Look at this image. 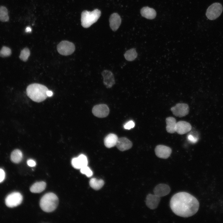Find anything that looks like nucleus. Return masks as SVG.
<instances>
[{
  "label": "nucleus",
  "mask_w": 223,
  "mask_h": 223,
  "mask_svg": "<svg viewBox=\"0 0 223 223\" xmlns=\"http://www.w3.org/2000/svg\"><path fill=\"white\" fill-rule=\"evenodd\" d=\"M23 158L22 152L19 149H15L11 153V161L15 163H18L22 160Z\"/></svg>",
  "instance_id": "obj_22"
},
{
  "label": "nucleus",
  "mask_w": 223,
  "mask_h": 223,
  "mask_svg": "<svg viewBox=\"0 0 223 223\" xmlns=\"http://www.w3.org/2000/svg\"><path fill=\"white\" fill-rule=\"evenodd\" d=\"M101 15V11L95 9L92 11L85 10L81 14V21L82 26L85 28H88L95 23Z\"/></svg>",
  "instance_id": "obj_4"
},
{
  "label": "nucleus",
  "mask_w": 223,
  "mask_h": 223,
  "mask_svg": "<svg viewBox=\"0 0 223 223\" xmlns=\"http://www.w3.org/2000/svg\"><path fill=\"white\" fill-rule=\"evenodd\" d=\"M23 200L21 194L18 192H14L8 195L5 199V203L8 207L13 208L19 205Z\"/></svg>",
  "instance_id": "obj_7"
},
{
  "label": "nucleus",
  "mask_w": 223,
  "mask_h": 223,
  "mask_svg": "<svg viewBox=\"0 0 223 223\" xmlns=\"http://www.w3.org/2000/svg\"><path fill=\"white\" fill-rule=\"evenodd\" d=\"M171 110L175 116L181 117L188 114L189 111V106L185 103H178L172 107Z\"/></svg>",
  "instance_id": "obj_8"
},
{
  "label": "nucleus",
  "mask_w": 223,
  "mask_h": 223,
  "mask_svg": "<svg viewBox=\"0 0 223 223\" xmlns=\"http://www.w3.org/2000/svg\"><path fill=\"white\" fill-rule=\"evenodd\" d=\"M137 56V52L134 48H132L127 50L124 54L125 59L129 61L134 60Z\"/></svg>",
  "instance_id": "obj_23"
},
{
  "label": "nucleus",
  "mask_w": 223,
  "mask_h": 223,
  "mask_svg": "<svg viewBox=\"0 0 223 223\" xmlns=\"http://www.w3.org/2000/svg\"><path fill=\"white\" fill-rule=\"evenodd\" d=\"M118 139L117 136L114 133H110L107 135L104 139V144L107 148H110L116 145Z\"/></svg>",
  "instance_id": "obj_19"
},
{
  "label": "nucleus",
  "mask_w": 223,
  "mask_h": 223,
  "mask_svg": "<svg viewBox=\"0 0 223 223\" xmlns=\"http://www.w3.org/2000/svg\"><path fill=\"white\" fill-rule=\"evenodd\" d=\"M31 29L29 27H27L25 29V31L27 32H31Z\"/></svg>",
  "instance_id": "obj_34"
},
{
  "label": "nucleus",
  "mask_w": 223,
  "mask_h": 223,
  "mask_svg": "<svg viewBox=\"0 0 223 223\" xmlns=\"http://www.w3.org/2000/svg\"><path fill=\"white\" fill-rule=\"evenodd\" d=\"M170 190V188L168 185L160 184L155 186L153 192L155 195L161 197L168 195Z\"/></svg>",
  "instance_id": "obj_14"
},
{
  "label": "nucleus",
  "mask_w": 223,
  "mask_h": 223,
  "mask_svg": "<svg viewBox=\"0 0 223 223\" xmlns=\"http://www.w3.org/2000/svg\"><path fill=\"white\" fill-rule=\"evenodd\" d=\"M188 139L192 143H195L197 141V139L191 135H189L188 136Z\"/></svg>",
  "instance_id": "obj_31"
},
{
  "label": "nucleus",
  "mask_w": 223,
  "mask_h": 223,
  "mask_svg": "<svg viewBox=\"0 0 223 223\" xmlns=\"http://www.w3.org/2000/svg\"><path fill=\"white\" fill-rule=\"evenodd\" d=\"M11 54V51L9 47L4 46L0 50V56L2 57H7L10 56Z\"/></svg>",
  "instance_id": "obj_27"
},
{
  "label": "nucleus",
  "mask_w": 223,
  "mask_h": 223,
  "mask_svg": "<svg viewBox=\"0 0 223 223\" xmlns=\"http://www.w3.org/2000/svg\"><path fill=\"white\" fill-rule=\"evenodd\" d=\"M160 200V197L154 194H148L146 198V204L151 209L157 208Z\"/></svg>",
  "instance_id": "obj_13"
},
{
  "label": "nucleus",
  "mask_w": 223,
  "mask_h": 223,
  "mask_svg": "<svg viewBox=\"0 0 223 223\" xmlns=\"http://www.w3.org/2000/svg\"><path fill=\"white\" fill-rule=\"evenodd\" d=\"M30 55V51L29 49L26 47L21 51L19 57L22 60L25 62L28 60Z\"/></svg>",
  "instance_id": "obj_26"
},
{
  "label": "nucleus",
  "mask_w": 223,
  "mask_h": 223,
  "mask_svg": "<svg viewBox=\"0 0 223 223\" xmlns=\"http://www.w3.org/2000/svg\"><path fill=\"white\" fill-rule=\"evenodd\" d=\"M141 15L143 17L148 19H154L156 16V12L153 8L148 7L142 8L140 11Z\"/></svg>",
  "instance_id": "obj_18"
},
{
  "label": "nucleus",
  "mask_w": 223,
  "mask_h": 223,
  "mask_svg": "<svg viewBox=\"0 0 223 223\" xmlns=\"http://www.w3.org/2000/svg\"><path fill=\"white\" fill-rule=\"evenodd\" d=\"M110 26L114 31H116L120 27L121 21L120 16L117 13L112 14L109 19Z\"/></svg>",
  "instance_id": "obj_17"
},
{
  "label": "nucleus",
  "mask_w": 223,
  "mask_h": 223,
  "mask_svg": "<svg viewBox=\"0 0 223 223\" xmlns=\"http://www.w3.org/2000/svg\"><path fill=\"white\" fill-rule=\"evenodd\" d=\"M90 186L95 190H98L101 188L104 184L103 180H98L96 178H91L90 181Z\"/></svg>",
  "instance_id": "obj_24"
},
{
  "label": "nucleus",
  "mask_w": 223,
  "mask_h": 223,
  "mask_svg": "<svg viewBox=\"0 0 223 223\" xmlns=\"http://www.w3.org/2000/svg\"><path fill=\"white\" fill-rule=\"evenodd\" d=\"M134 123L132 120H130L126 123L124 125L125 129H130L133 128L134 126Z\"/></svg>",
  "instance_id": "obj_29"
},
{
  "label": "nucleus",
  "mask_w": 223,
  "mask_h": 223,
  "mask_svg": "<svg viewBox=\"0 0 223 223\" xmlns=\"http://www.w3.org/2000/svg\"><path fill=\"white\" fill-rule=\"evenodd\" d=\"M8 10L6 7L3 6L0 7V21L3 22L9 20Z\"/></svg>",
  "instance_id": "obj_25"
},
{
  "label": "nucleus",
  "mask_w": 223,
  "mask_h": 223,
  "mask_svg": "<svg viewBox=\"0 0 223 223\" xmlns=\"http://www.w3.org/2000/svg\"><path fill=\"white\" fill-rule=\"evenodd\" d=\"M48 88L45 85L33 83L28 85L26 89L28 96L33 101L39 103L44 100L48 97Z\"/></svg>",
  "instance_id": "obj_2"
},
{
  "label": "nucleus",
  "mask_w": 223,
  "mask_h": 223,
  "mask_svg": "<svg viewBox=\"0 0 223 223\" xmlns=\"http://www.w3.org/2000/svg\"><path fill=\"white\" fill-rule=\"evenodd\" d=\"M28 165L30 167H34L36 165L35 162L32 160H29L27 161Z\"/></svg>",
  "instance_id": "obj_32"
},
{
  "label": "nucleus",
  "mask_w": 223,
  "mask_h": 223,
  "mask_svg": "<svg viewBox=\"0 0 223 223\" xmlns=\"http://www.w3.org/2000/svg\"><path fill=\"white\" fill-rule=\"evenodd\" d=\"M132 142L125 137L118 138L116 146L118 149L121 151L130 149L132 146Z\"/></svg>",
  "instance_id": "obj_16"
},
{
  "label": "nucleus",
  "mask_w": 223,
  "mask_h": 223,
  "mask_svg": "<svg viewBox=\"0 0 223 223\" xmlns=\"http://www.w3.org/2000/svg\"><path fill=\"white\" fill-rule=\"evenodd\" d=\"M101 74L103 78V82L107 88H110L115 84L114 75L110 70H104Z\"/></svg>",
  "instance_id": "obj_9"
},
{
  "label": "nucleus",
  "mask_w": 223,
  "mask_h": 223,
  "mask_svg": "<svg viewBox=\"0 0 223 223\" xmlns=\"http://www.w3.org/2000/svg\"><path fill=\"white\" fill-rule=\"evenodd\" d=\"M223 11L222 5L218 2H215L210 5L207 10L206 15L210 20H214L221 15Z\"/></svg>",
  "instance_id": "obj_5"
},
{
  "label": "nucleus",
  "mask_w": 223,
  "mask_h": 223,
  "mask_svg": "<svg viewBox=\"0 0 223 223\" xmlns=\"http://www.w3.org/2000/svg\"><path fill=\"white\" fill-rule=\"evenodd\" d=\"M109 112L108 106L105 104H100L94 106L92 109V113L95 116L99 118L107 116Z\"/></svg>",
  "instance_id": "obj_10"
},
{
  "label": "nucleus",
  "mask_w": 223,
  "mask_h": 223,
  "mask_svg": "<svg viewBox=\"0 0 223 223\" xmlns=\"http://www.w3.org/2000/svg\"><path fill=\"white\" fill-rule=\"evenodd\" d=\"M57 48L60 54L66 56L72 54L75 47L73 43L67 41H63L58 45Z\"/></svg>",
  "instance_id": "obj_6"
},
{
  "label": "nucleus",
  "mask_w": 223,
  "mask_h": 223,
  "mask_svg": "<svg viewBox=\"0 0 223 223\" xmlns=\"http://www.w3.org/2000/svg\"><path fill=\"white\" fill-rule=\"evenodd\" d=\"M170 207L176 215L184 217L195 214L199 207L198 200L190 194L181 192L174 194L170 201Z\"/></svg>",
  "instance_id": "obj_1"
},
{
  "label": "nucleus",
  "mask_w": 223,
  "mask_h": 223,
  "mask_svg": "<svg viewBox=\"0 0 223 223\" xmlns=\"http://www.w3.org/2000/svg\"><path fill=\"white\" fill-rule=\"evenodd\" d=\"M166 129L167 132L171 133L175 132L177 123L176 119L172 117H168L166 118Z\"/></svg>",
  "instance_id": "obj_20"
},
{
  "label": "nucleus",
  "mask_w": 223,
  "mask_h": 223,
  "mask_svg": "<svg viewBox=\"0 0 223 223\" xmlns=\"http://www.w3.org/2000/svg\"><path fill=\"white\" fill-rule=\"evenodd\" d=\"M5 177V174L4 171L2 169L0 168V183L3 181Z\"/></svg>",
  "instance_id": "obj_30"
},
{
  "label": "nucleus",
  "mask_w": 223,
  "mask_h": 223,
  "mask_svg": "<svg viewBox=\"0 0 223 223\" xmlns=\"http://www.w3.org/2000/svg\"><path fill=\"white\" fill-rule=\"evenodd\" d=\"M59 202L57 196L54 193H48L44 195L40 201L42 209L46 212H50L56 208Z\"/></svg>",
  "instance_id": "obj_3"
},
{
  "label": "nucleus",
  "mask_w": 223,
  "mask_h": 223,
  "mask_svg": "<svg viewBox=\"0 0 223 223\" xmlns=\"http://www.w3.org/2000/svg\"><path fill=\"white\" fill-rule=\"evenodd\" d=\"M72 166L76 169H81L87 166L88 160L87 157L83 154H81L77 157L74 158L72 160Z\"/></svg>",
  "instance_id": "obj_12"
},
{
  "label": "nucleus",
  "mask_w": 223,
  "mask_h": 223,
  "mask_svg": "<svg viewBox=\"0 0 223 223\" xmlns=\"http://www.w3.org/2000/svg\"><path fill=\"white\" fill-rule=\"evenodd\" d=\"M156 155L158 157L162 159H167L171 155L172 149L167 146L159 145L157 146L155 149Z\"/></svg>",
  "instance_id": "obj_11"
},
{
  "label": "nucleus",
  "mask_w": 223,
  "mask_h": 223,
  "mask_svg": "<svg viewBox=\"0 0 223 223\" xmlns=\"http://www.w3.org/2000/svg\"><path fill=\"white\" fill-rule=\"evenodd\" d=\"M47 95L48 97H51L53 95V92L50 90H48L47 92Z\"/></svg>",
  "instance_id": "obj_33"
},
{
  "label": "nucleus",
  "mask_w": 223,
  "mask_h": 223,
  "mask_svg": "<svg viewBox=\"0 0 223 223\" xmlns=\"http://www.w3.org/2000/svg\"><path fill=\"white\" fill-rule=\"evenodd\" d=\"M46 186V184L44 181L37 182L31 187L30 190L32 193H40L45 189Z\"/></svg>",
  "instance_id": "obj_21"
},
{
  "label": "nucleus",
  "mask_w": 223,
  "mask_h": 223,
  "mask_svg": "<svg viewBox=\"0 0 223 223\" xmlns=\"http://www.w3.org/2000/svg\"><path fill=\"white\" fill-rule=\"evenodd\" d=\"M80 172L82 174H85L88 177H90L93 173L90 168L87 166L84 167L80 169Z\"/></svg>",
  "instance_id": "obj_28"
},
{
  "label": "nucleus",
  "mask_w": 223,
  "mask_h": 223,
  "mask_svg": "<svg viewBox=\"0 0 223 223\" xmlns=\"http://www.w3.org/2000/svg\"><path fill=\"white\" fill-rule=\"evenodd\" d=\"M191 128V126L190 123L185 121H180L177 122L176 132L182 135L190 131Z\"/></svg>",
  "instance_id": "obj_15"
}]
</instances>
